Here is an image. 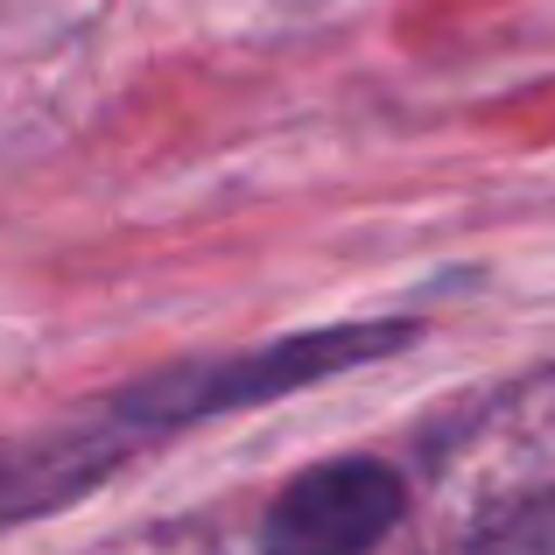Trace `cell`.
<instances>
[{
  "mask_svg": "<svg viewBox=\"0 0 555 555\" xmlns=\"http://www.w3.org/2000/svg\"><path fill=\"white\" fill-rule=\"evenodd\" d=\"M169 443L163 429L149 422V408L134 393H106L92 415L56 422L42 436H22V443H0V528H22V520L64 514L78 506L92 486H106L127 457Z\"/></svg>",
  "mask_w": 555,
  "mask_h": 555,
  "instance_id": "1",
  "label": "cell"
},
{
  "mask_svg": "<svg viewBox=\"0 0 555 555\" xmlns=\"http://www.w3.org/2000/svg\"><path fill=\"white\" fill-rule=\"evenodd\" d=\"M408 514V486L387 457H331L296 472L260 514V555H366Z\"/></svg>",
  "mask_w": 555,
  "mask_h": 555,
  "instance_id": "2",
  "label": "cell"
},
{
  "mask_svg": "<svg viewBox=\"0 0 555 555\" xmlns=\"http://www.w3.org/2000/svg\"><path fill=\"white\" fill-rule=\"evenodd\" d=\"M464 555H555V492H534V500H514L472 534Z\"/></svg>",
  "mask_w": 555,
  "mask_h": 555,
  "instance_id": "3",
  "label": "cell"
}]
</instances>
